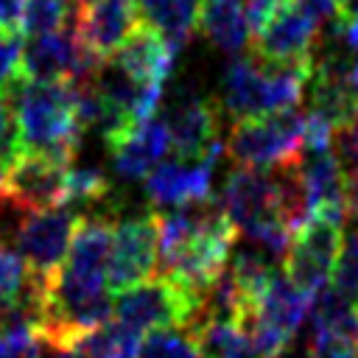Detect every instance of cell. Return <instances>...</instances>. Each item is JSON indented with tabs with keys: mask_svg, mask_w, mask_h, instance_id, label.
Segmentation results:
<instances>
[{
	"mask_svg": "<svg viewBox=\"0 0 358 358\" xmlns=\"http://www.w3.org/2000/svg\"><path fill=\"white\" fill-rule=\"evenodd\" d=\"M310 62H260L255 56H235L221 81V106L227 117L246 120L274 112L296 109L305 98Z\"/></svg>",
	"mask_w": 358,
	"mask_h": 358,
	"instance_id": "obj_1",
	"label": "cell"
},
{
	"mask_svg": "<svg viewBox=\"0 0 358 358\" xmlns=\"http://www.w3.org/2000/svg\"><path fill=\"white\" fill-rule=\"evenodd\" d=\"M8 103L17 126V151H48L73 162L81 143V129L73 112L67 84L17 78L8 90Z\"/></svg>",
	"mask_w": 358,
	"mask_h": 358,
	"instance_id": "obj_2",
	"label": "cell"
},
{
	"mask_svg": "<svg viewBox=\"0 0 358 358\" xmlns=\"http://www.w3.org/2000/svg\"><path fill=\"white\" fill-rule=\"evenodd\" d=\"M112 316L134 333H151L162 327L196 330L201 319V294L173 277L154 274L117 291Z\"/></svg>",
	"mask_w": 358,
	"mask_h": 358,
	"instance_id": "obj_3",
	"label": "cell"
},
{
	"mask_svg": "<svg viewBox=\"0 0 358 358\" xmlns=\"http://www.w3.org/2000/svg\"><path fill=\"white\" fill-rule=\"evenodd\" d=\"M302 112H274L235 120L227 137V154L246 168H274L299 154Z\"/></svg>",
	"mask_w": 358,
	"mask_h": 358,
	"instance_id": "obj_4",
	"label": "cell"
},
{
	"mask_svg": "<svg viewBox=\"0 0 358 358\" xmlns=\"http://www.w3.org/2000/svg\"><path fill=\"white\" fill-rule=\"evenodd\" d=\"M101 59L81 42L76 25H64L50 34L31 36L22 45L20 56V78L25 81H59V84H81L92 81Z\"/></svg>",
	"mask_w": 358,
	"mask_h": 358,
	"instance_id": "obj_5",
	"label": "cell"
},
{
	"mask_svg": "<svg viewBox=\"0 0 358 358\" xmlns=\"http://www.w3.org/2000/svg\"><path fill=\"white\" fill-rule=\"evenodd\" d=\"M344 227L319 215H310L294 235L285 255V274L305 291L316 294L319 288L333 282V271L338 263Z\"/></svg>",
	"mask_w": 358,
	"mask_h": 358,
	"instance_id": "obj_6",
	"label": "cell"
},
{
	"mask_svg": "<svg viewBox=\"0 0 358 358\" xmlns=\"http://www.w3.org/2000/svg\"><path fill=\"white\" fill-rule=\"evenodd\" d=\"M73 162L48 154V151H25L20 148L0 173V187L20 199L31 210H48L64 204L67 171Z\"/></svg>",
	"mask_w": 358,
	"mask_h": 358,
	"instance_id": "obj_7",
	"label": "cell"
},
{
	"mask_svg": "<svg viewBox=\"0 0 358 358\" xmlns=\"http://www.w3.org/2000/svg\"><path fill=\"white\" fill-rule=\"evenodd\" d=\"M76 224H78V213L70 204L34 210L17 241V252L25 260V266L45 280L53 277L67 257Z\"/></svg>",
	"mask_w": 358,
	"mask_h": 358,
	"instance_id": "obj_8",
	"label": "cell"
},
{
	"mask_svg": "<svg viewBox=\"0 0 358 358\" xmlns=\"http://www.w3.org/2000/svg\"><path fill=\"white\" fill-rule=\"evenodd\" d=\"M157 274V218L154 213L145 215H126L115 218V243L106 282L117 294L140 280Z\"/></svg>",
	"mask_w": 358,
	"mask_h": 358,
	"instance_id": "obj_9",
	"label": "cell"
},
{
	"mask_svg": "<svg viewBox=\"0 0 358 358\" xmlns=\"http://www.w3.org/2000/svg\"><path fill=\"white\" fill-rule=\"evenodd\" d=\"M218 154L199 159H162L143 176L145 199L154 207H179L213 193V171Z\"/></svg>",
	"mask_w": 358,
	"mask_h": 358,
	"instance_id": "obj_10",
	"label": "cell"
},
{
	"mask_svg": "<svg viewBox=\"0 0 358 358\" xmlns=\"http://www.w3.org/2000/svg\"><path fill=\"white\" fill-rule=\"evenodd\" d=\"M316 36H319V25L285 0L274 11V17L257 34L249 36V50L255 59L271 62V64L310 62Z\"/></svg>",
	"mask_w": 358,
	"mask_h": 358,
	"instance_id": "obj_11",
	"label": "cell"
},
{
	"mask_svg": "<svg viewBox=\"0 0 358 358\" xmlns=\"http://www.w3.org/2000/svg\"><path fill=\"white\" fill-rule=\"evenodd\" d=\"M165 129L171 151L179 159H199L221 151L218 109L199 95H179L165 112Z\"/></svg>",
	"mask_w": 358,
	"mask_h": 358,
	"instance_id": "obj_12",
	"label": "cell"
},
{
	"mask_svg": "<svg viewBox=\"0 0 358 358\" xmlns=\"http://www.w3.org/2000/svg\"><path fill=\"white\" fill-rule=\"evenodd\" d=\"M109 151H112L115 173L120 179H129V182L143 179L171 151L165 120L157 117V115H151L145 120H137L115 143H109Z\"/></svg>",
	"mask_w": 358,
	"mask_h": 358,
	"instance_id": "obj_13",
	"label": "cell"
},
{
	"mask_svg": "<svg viewBox=\"0 0 358 358\" xmlns=\"http://www.w3.org/2000/svg\"><path fill=\"white\" fill-rule=\"evenodd\" d=\"M73 25L98 59H109L137 25V8L134 0H95L92 6L78 8Z\"/></svg>",
	"mask_w": 358,
	"mask_h": 358,
	"instance_id": "obj_14",
	"label": "cell"
},
{
	"mask_svg": "<svg viewBox=\"0 0 358 358\" xmlns=\"http://www.w3.org/2000/svg\"><path fill=\"white\" fill-rule=\"evenodd\" d=\"M227 218L232 221V227L249 229L263 218L274 215V204H271V176L266 173V168H246L238 165V171H232L224 182V190L218 196Z\"/></svg>",
	"mask_w": 358,
	"mask_h": 358,
	"instance_id": "obj_15",
	"label": "cell"
},
{
	"mask_svg": "<svg viewBox=\"0 0 358 358\" xmlns=\"http://www.w3.org/2000/svg\"><path fill=\"white\" fill-rule=\"evenodd\" d=\"M115 64H120L129 76H134L137 81L145 84H157L162 87L171 73H173V59L176 50L165 42L162 34H157L151 25L137 22L131 28V34L120 42V48L109 56Z\"/></svg>",
	"mask_w": 358,
	"mask_h": 358,
	"instance_id": "obj_16",
	"label": "cell"
},
{
	"mask_svg": "<svg viewBox=\"0 0 358 358\" xmlns=\"http://www.w3.org/2000/svg\"><path fill=\"white\" fill-rule=\"evenodd\" d=\"M112 243H115V218L84 215L76 224L62 268L81 274V277H92V280H106L109 260H112Z\"/></svg>",
	"mask_w": 358,
	"mask_h": 358,
	"instance_id": "obj_17",
	"label": "cell"
},
{
	"mask_svg": "<svg viewBox=\"0 0 358 358\" xmlns=\"http://www.w3.org/2000/svg\"><path fill=\"white\" fill-rule=\"evenodd\" d=\"M199 28L210 39L213 48H218L227 56H238L249 48V22L243 0H204L199 14Z\"/></svg>",
	"mask_w": 358,
	"mask_h": 358,
	"instance_id": "obj_18",
	"label": "cell"
},
{
	"mask_svg": "<svg viewBox=\"0 0 358 358\" xmlns=\"http://www.w3.org/2000/svg\"><path fill=\"white\" fill-rule=\"evenodd\" d=\"M201 3L204 0H134V8L145 25H151L173 50H179L199 28Z\"/></svg>",
	"mask_w": 358,
	"mask_h": 358,
	"instance_id": "obj_19",
	"label": "cell"
},
{
	"mask_svg": "<svg viewBox=\"0 0 358 358\" xmlns=\"http://www.w3.org/2000/svg\"><path fill=\"white\" fill-rule=\"evenodd\" d=\"M140 333L120 324L117 319L101 322L73 338L67 347L73 358H137Z\"/></svg>",
	"mask_w": 358,
	"mask_h": 358,
	"instance_id": "obj_20",
	"label": "cell"
},
{
	"mask_svg": "<svg viewBox=\"0 0 358 358\" xmlns=\"http://www.w3.org/2000/svg\"><path fill=\"white\" fill-rule=\"evenodd\" d=\"M137 358H201V350L193 330L162 327V330H151L140 341Z\"/></svg>",
	"mask_w": 358,
	"mask_h": 358,
	"instance_id": "obj_21",
	"label": "cell"
},
{
	"mask_svg": "<svg viewBox=\"0 0 358 358\" xmlns=\"http://www.w3.org/2000/svg\"><path fill=\"white\" fill-rule=\"evenodd\" d=\"M112 199L109 179L101 168H73L67 171V187H64V204L73 210L84 204H103Z\"/></svg>",
	"mask_w": 358,
	"mask_h": 358,
	"instance_id": "obj_22",
	"label": "cell"
},
{
	"mask_svg": "<svg viewBox=\"0 0 358 358\" xmlns=\"http://www.w3.org/2000/svg\"><path fill=\"white\" fill-rule=\"evenodd\" d=\"M70 0H25L20 14V34L39 36L67 25Z\"/></svg>",
	"mask_w": 358,
	"mask_h": 358,
	"instance_id": "obj_23",
	"label": "cell"
},
{
	"mask_svg": "<svg viewBox=\"0 0 358 358\" xmlns=\"http://www.w3.org/2000/svg\"><path fill=\"white\" fill-rule=\"evenodd\" d=\"M330 285L347 299L358 302V224L341 241V252H338V263H336Z\"/></svg>",
	"mask_w": 358,
	"mask_h": 358,
	"instance_id": "obj_24",
	"label": "cell"
},
{
	"mask_svg": "<svg viewBox=\"0 0 358 358\" xmlns=\"http://www.w3.org/2000/svg\"><path fill=\"white\" fill-rule=\"evenodd\" d=\"M31 280V268L14 249L0 246V305L17 299Z\"/></svg>",
	"mask_w": 358,
	"mask_h": 358,
	"instance_id": "obj_25",
	"label": "cell"
},
{
	"mask_svg": "<svg viewBox=\"0 0 358 358\" xmlns=\"http://www.w3.org/2000/svg\"><path fill=\"white\" fill-rule=\"evenodd\" d=\"M333 154H336V162H338L344 176H355L358 173V106L341 126H336V131H333Z\"/></svg>",
	"mask_w": 358,
	"mask_h": 358,
	"instance_id": "obj_26",
	"label": "cell"
},
{
	"mask_svg": "<svg viewBox=\"0 0 358 358\" xmlns=\"http://www.w3.org/2000/svg\"><path fill=\"white\" fill-rule=\"evenodd\" d=\"M34 210L25 207L20 199H14L11 193H6L0 187V246L3 249H14L17 252V241H20V232L28 221Z\"/></svg>",
	"mask_w": 358,
	"mask_h": 358,
	"instance_id": "obj_27",
	"label": "cell"
},
{
	"mask_svg": "<svg viewBox=\"0 0 358 358\" xmlns=\"http://www.w3.org/2000/svg\"><path fill=\"white\" fill-rule=\"evenodd\" d=\"M20 56H22V34L0 28V92H6L20 78Z\"/></svg>",
	"mask_w": 358,
	"mask_h": 358,
	"instance_id": "obj_28",
	"label": "cell"
},
{
	"mask_svg": "<svg viewBox=\"0 0 358 358\" xmlns=\"http://www.w3.org/2000/svg\"><path fill=\"white\" fill-rule=\"evenodd\" d=\"M0 358H42V338L34 330L0 333Z\"/></svg>",
	"mask_w": 358,
	"mask_h": 358,
	"instance_id": "obj_29",
	"label": "cell"
},
{
	"mask_svg": "<svg viewBox=\"0 0 358 358\" xmlns=\"http://www.w3.org/2000/svg\"><path fill=\"white\" fill-rule=\"evenodd\" d=\"M308 358H358V347L330 333H310Z\"/></svg>",
	"mask_w": 358,
	"mask_h": 358,
	"instance_id": "obj_30",
	"label": "cell"
},
{
	"mask_svg": "<svg viewBox=\"0 0 358 358\" xmlns=\"http://www.w3.org/2000/svg\"><path fill=\"white\" fill-rule=\"evenodd\" d=\"M17 154V126H14V115H11V103L8 95L0 92V168Z\"/></svg>",
	"mask_w": 358,
	"mask_h": 358,
	"instance_id": "obj_31",
	"label": "cell"
},
{
	"mask_svg": "<svg viewBox=\"0 0 358 358\" xmlns=\"http://www.w3.org/2000/svg\"><path fill=\"white\" fill-rule=\"evenodd\" d=\"M294 8H299L308 20H313L319 28L338 20L344 11H341V3L338 0H288Z\"/></svg>",
	"mask_w": 358,
	"mask_h": 358,
	"instance_id": "obj_32",
	"label": "cell"
},
{
	"mask_svg": "<svg viewBox=\"0 0 358 358\" xmlns=\"http://www.w3.org/2000/svg\"><path fill=\"white\" fill-rule=\"evenodd\" d=\"M285 0H243V8H246V22H249V31L257 34L271 17L274 11L282 6Z\"/></svg>",
	"mask_w": 358,
	"mask_h": 358,
	"instance_id": "obj_33",
	"label": "cell"
},
{
	"mask_svg": "<svg viewBox=\"0 0 358 358\" xmlns=\"http://www.w3.org/2000/svg\"><path fill=\"white\" fill-rule=\"evenodd\" d=\"M25 0H0V28L20 31V14Z\"/></svg>",
	"mask_w": 358,
	"mask_h": 358,
	"instance_id": "obj_34",
	"label": "cell"
},
{
	"mask_svg": "<svg viewBox=\"0 0 358 358\" xmlns=\"http://www.w3.org/2000/svg\"><path fill=\"white\" fill-rule=\"evenodd\" d=\"M344 210L347 218L358 224V173L344 179Z\"/></svg>",
	"mask_w": 358,
	"mask_h": 358,
	"instance_id": "obj_35",
	"label": "cell"
},
{
	"mask_svg": "<svg viewBox=\"0 0 358 358\" xmlns=\"http://www.w3.org/2000/svg\"><path fill=\"white\" fill-rule=\"evenodd\" d=\"M42 358H73V352L62 344H50V341H42Z\"/></svg>",
	"mask_w": 358,
	"mask_h": 358,
	"instance_id": "obj_36",
	"label": "cell"
},
{
	"mask_svg": "<svg viewBox=\"0 0 358 358\" xmlns=\"http://www.w3.org/2000/svg\"><path fill=\"white\" fill-rule=\"evenodd\" d=\"M277 358H308V350L302 352V350H296V347H294V341H291V344H288Z\"/></svg>",
	"mask_w": 358,
	"mask_h": 358,
	"instance_id": "obj_37",
	"label": "cell"
},
{
	"mask_svg": "<svg viewBox=\"0 0 358 358\" xmlns=\"http://www.w3.org/2000/svg\"><path fill=\"white\" fill-rule=\"evenodd\" d=\"M73 3H76V6H78V8H87V6H92V3H95V0H73Z\"/></svg>",
	"mask_w": 358,
	"mask_h": 358,
	"instance_id": "obj_38",
	"label": "cell"
},
{
	"mask_svg": "<svg viewBox=\"0 0 358 358\" xmlns=\"http://www.w3.org/2000/svg\"><path fill=\"white\" fill-rule=\"evenodd\" d=\"M238 358H252V355H238Z\"/></svg>",
	"mask_w": 358,
	"mask_h": 358,
	"instance_id": "obj_39",
	"label": "cell"
}]
</instances>
